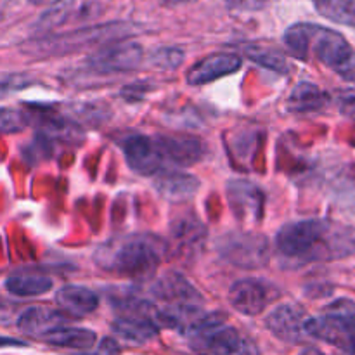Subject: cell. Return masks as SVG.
I'll list each match as a JSON object with an SVG mask.
<instances>
[{
	"instance_id": "obj_1",
	"label": "cell",
	"mask_w": 355,
	"mask_h": 355,
	"mask_svg": "<svg viewBox=\"0 0 355 355\" xmlns=\"http://www.w3.org/2000/svg\"><path fill=\"white\" fill-rule=\"evenodd\" d=\"M276 250L300 263L345 259L355 252V232L322 218L288 222L277 231Z\"/></svg>"
},
{
	"instance_id": "obj_2",
	"label": "cell",
	"mask_w": 355,
	"mask_h": 355,
	"mask_svg": "<svg viewBox=\"0 0 355 355\" xmlns=\"http://www.w3.org/2000/svg\"><path fill=\"white\" fill-rule=\"evenodd\" d=\"M284 45L298 59H315L347 82H355V49L338 31L314 23L291 24Z\"/></svg>"
},
{
	"instance_id": "obj_3",
	"label": "cell",
	"mask_w": 355,
	"mask_h": 355,
	"mask_svg": "<svg viewBox=\"0 0 355 355\" xmlns=\"http://www.w3.org/2000/svg\"><path fill=\"white\" fill-rule=\"evenodd\" d=\"M166 246L168 245L155 234L121 236L101 245L94 259L106 272L146 281L158 270Z\"/></svg>"
},
{
	"instance_id": "obj_4",
	"label": "cell",
	"mask_w": 355,
	"mask_h": 355,
	"mask_svg": "<svg viewBox=\"0 0 355 355\" xmlns=\"http://www.w3.org/2000/svg\"><path fill=\"white\" fill-rule=\"evenodd\" d=\"M184 335L194 352L205 355H260L259 349L248 336L225 324V315L211 312L194 319Z\"/></svg>"
},
{
	"instance_id": "obj_5",
	"label": "cell",
	"mask_w": 355,
	"mask_h": 355,
	"mask_svg": "<svg viewBox=\"0 0 355 355\" xmlns=\"http://www.w3.org/2000/svg\"><path fill=\"white\" fill-rule=\"evenodd\" d=\"M305 335L329 343L345 354H355V302L336 300L321 315L307 318Z\"/></svg>"
},
{
	"instance_id": "obj_6",
	"label": "cell",
	"mask_w": 355,
	"mask_h": 355,
	"mask_svg": "<svg viewBox=\"0 0 355 355\" xmlns=\"http://www.w3.org/2000/svg\"><path fill=\"white\" fill-rule=\"evenodd\" d=\"M132 24L128 23H120V21H114V23L107 24H99V26H89L82 28V30L69 31V33H61V35H47L44 38H37L30 44V52L33 54H64V52L76 51V49H83L87 45L94 44H103V42H116L121 40L123 37L132 33Z\"/></svg>"
},
{
	"instance_id": "obj_7",
	"label": "cell",
	"mask_w": 355,
	"mask_h": 355,
	"mask_svg": "<svg viewBox=\"0 0 355 355\" xmlns=\"http://www.w3.org/2000/svg\"><path fill=\"white\" fill-rule=\"evenodd\" d=\"M217 246L225 260L241 269H260L269 262V239L262 234L229 232L217 243Z\"/></svg>"
},
{
	"instance_id": "obj_8",
	"label": "cell",
	"mask_w": 355,
	"mask_h": 355,
	"mask_svg": "<svg viewBox=\"0 0 355 355\" xmlns=\"http://www.w3.org/2000/svg\"><path fill=\"white\" fill-rule=\"evenodd\" d=\"M144 61V49L132 40H116L107 44L87 59L94 73H121L139 68Z\"/></svg>"
},
{
	"instance_id": "obj_9",
	"label": "cell",
	"mask_w": 355,
	"mask_h": 355,
	"mask_svg": "<svg viewBox=\"0 0 355 355\" xmlns=\"http://www.w3.org/2000/svg\"><path fill=\"white\" fill-rule=\"evenodd\" d=\"M279 290L266 279L246 277L238 281L229 290V304L234 311L245 315H259L279 298Z\"/></svg>"
},
{
	"instance_id": "obj_10",
	"label": "cell",
	"mask_w": 355,
	"mask_h": 355,
	"mask_svg": "<svg viewBox=\"0 0 355 355\" xmlns=\"http://www.w3.org/2000/svg\"><path fill=\"white\" fill-rule=\"evenodd\" d=\"M26 121L37 125L38 134L45 141L64 142V144H80L83 132L75 120L62 116L59 111L49 107L35 106V110L24 113Z\"/></svg>"
},
{
	"instance_id": "obj_11",
	"label": "cell",
	"mask_w": 355,
	"mask_h": 355,
	"mask_svg": "<svg viewBox=\"0 0 355 355\" xmlns=\"http://www.w3.org/2000/svg\"><path fill=\"white\" fill-rule=\"evenodd\" d=\"M121 149H123L127 165L130 166L132 172L139 173V175H156L162 172L163 165H165L155 139L144 137V135H130V137L123 139Z\"/></svg>"
},
{
	"instance_id": "obj_12",
	"label": "cell",
	"mask_w": 355,
	"mask_h": 355,
	"mask_svg": "<svg viewBox=\"0 0 355 355\" xmlns=\"http://www.w3.org/2000/svg\"><path fill=\"white\" fill-rule=\"evenodd\" d=\"M307 314L297 304L277 305L266 319V326L276 338L288 343H302L305 340L304 324Z\"/></svg>"
},
{
	"instance_id": "obj_13",
	"label": "cell",
	"mask_w": 355,
	"mask_h": 355,
	"mask_svg": "<svg viewBox=\"0 0 355 355\" xmlns=\"http://www.w3.org/2000/svg\"><path fill=\"white\" fill-rule=\"evenodd\" d=\"M243 64L241 55L232 52H218L203 58L201 61L194 62L187 71L186 80L189 85H205L222 76L232 75L238 71Z\"/></svg>"
},
{
	"instance_id": "obj_14",
	"label": "cell",
	"mask_w": 355,
	"mask_h": 355,
	"mask_svg": "<svg viewBox=\"0 0 355 355\" xmlns=\"http://www.w3.org/2000/svg\"><path fill=\"white\" fill-rule=\"evenodd\" d=\"M227 198L231 210L241 220L259 222L263 210V193L248 180L236 179L227 184Z\"/></svg>"
},
{
	"instance_id": "obj_15",
	"label": "cell",
	"mask_w": 355,
	"mask_h": 355,
	"mask_svg": "<svg viewBox=\"0 0 355 355\" xmlns=\"http://www.w3.org/2000/svg\"><path fill=\"white\" fill-rule=\"evenodd\" d=\"M170 238L177 255L189 259L203 246L207 229L194 215H180L170 225Z\"/></svg>"
},
{
	"instance_id": "obj_16",
	"label": "cell",
	"mask_w": 355,
	"mask_h": 355,
	"mask_svg": "<svg viewBox=\"0 0 355 355\" xmlns=\"http://www.w3.org/2000/svg\"><path fill=\"white\" fill-rule=\"evenodd\" d=\"M155 141L165 163H172L177 166H191L203 158V144L196 137L162 135V137H156Z\"/></svg>"
},
{
	"instance_id": "obj_17",
	"label": "cell",
	"mask_w": 355,
	"mask_h": 355,
	"mask_svg": "<svg viewBox=\"0 0 355 355\" xmlns=\"http://www.w3.org/2000/svg\"><path fill=\"white\" fill-rule=\"evenodd\" d=\"M68 322L64 312L49 307H30L17 318V328L31 336L44 338L54 329L62 328Z\"/></svg>"
},
{
	"instance_id": "obj_18",
	"label": "cell",
	"mask_w": 355,
	"mask_h": 355,
	"mask_svg": "<svg viewBox=\"0 0 355 355\" xmlns=\"http://www.w3.org/2000/svg\"><path fill=\"white\" fill-rule=\"evenodd\" d=\"M156 191L159 196L172 203H182V201L191 200L200 189V180L194 175L182 172H165L159 173L155 182Z\"/></svg>"
},
{
	"instance_id": "obj_19",
	"label": "cell",
	"mask_w": 355,
	"mask_h": 355,
	"mask_svg": "<svg viewBox=\"0 0 355 355\" xmlns=\"http://www.w3.org/2000/svg\"><path fill=\"white\" fill-rule=\"evenodd\" d=\"M55 302L66 315L82 318V315L92 314L96 311L99 305V297L89 288L68 284L55 293Z\"/></svg>"
},
{
	"instance_id": "obj_20",
	"label": "cell",
	"mask_w": 355,
	"mask_h": 355,
	"mask_svg": "<svg viewBox=\"0 0 355 355\" xmlns=\"http://www.w3.org/2000/svg\"><path fill=\"white\" fill-rule=\"evenodd\" d=\"M113 333L123 342L142 345L158 335V326L146 315H118L113 321Z\"/></svg>"
},
{
	"instance_id": "obj_21",
	"label": "cell",
	"mask_w": 355,
	"mask_h": 355,
	"mask_svg": "<svg viewBox=\"0 0 355 355\" xmlns=\"http://www.w3.org/2000/svg\"><path fill=\"white\" fill-rule=\"evenodd\" d=\"M329 94L319 89L315 83L300 82L295 85L288 97L286 107L291 113H314L328 106Z\"/></svg>"
},
{
	"instance_id": "obj_22",
	"label": "cell",
	"mask_w": 355,
	"mask_h": 355,
	"mask_svg": "<svg viewBox=\"0 0 355 355\" xmlns=\"http://www.w3.org/2000/svg\"><path fill=\"white\" fill-rule=\"evenodd\" d=\"M45 343L54 347H62V349H76V350H87L90 347L96 345L97 336L96 333L90 331L85 328H62L54 329L52 333L45 335L44 338Z\"/></svg>"
},
{
	"instance_id": "obj_23",
	"label": "cell",
	"mask_w": 355,
	"mask_h": 355,
	"mask_svg": "<svg viewBox=\"0 0 355 355\" xmlns=\"http://www.w3.org/2000/svg\"><path fill=\"white\" fill-rule=\"evenodd\" d=\"M6 288L9 293L16 295V297H38V295H44L51 290L52 279L33 272L12 274L6 281Z\"/></svg>"
},
{
	"instance_id": "obj_24",
	"label": "cell",
	"mask_w": 355,
	"mask_h": 355,
	"mask_svg": "<svg viewBox=\"0 0 355 355\" xmlns=\"http://www.w3.org/2000/svg\"><path fill=\"white\" fill-rule=\"evenodd\" d=\"M319 14L329 21L355 28V0H312Z\"/></svg>"
},
{
	"instance_id": "obj_25",
	"label": "cell",
	"mask_w": 355,
	"mask_h": 355,
	"mask_svg": "<svg viewBox=\"0 0 355 355\" xmlns=\"http://www.w3.org/2000/svg\"><path fill=\"white\" fill-rule=\"evenodd\" d=\"M73 7H75V0H54L52 6L38 17L35 31L37 33H51L54 28L61 26L68 21V17L73 12Z\"/></svg>"
},
{
	"instance_id": "obj_26",
	"label": "cell",
	"mask_w": 355,
	"mask_h": 355,
	"mask_svg": "<svg viewBox=\"0 0 355 355\" xmlns=\"http://www.w3.org/2000/svg\"><path fill=\"white\" fill-rule=\"evenodd\" d=\"M245 55L257 64L263 66L270 71L281 73V75H286L288 69H290L286 58L274 49L262 47V45H246Z\"/></svg>"
},
{
	"instance_id": "obj_27",
	"label": "cell",
	"mask_w": 355,
	"mask_h": 355,
	"mask_svg": "<svg viewBox=\"0 0 355 355\" xmlns=\"http://www.w3.org/2000/svg\"><path fill=\"white\" fill-rule=\"evenodd\" d=\"M69 113L76 118V123L80 125V121L90 125H99L101 121H106L110 118V107L104 106L101 103H76L73 104Z\"/></svg>"
},
{
	"instance_id": "obj_28",
	"label": "cell",
	"mask_w": 355,
	"mask_h": 355,
	"mask_svg": "<svg viewBox=\"0 0 355 355\" xmlns=\"http://www.w3.org/2000/svg\"><path fill=\"white\" fill-rule=\"evenodd\" d=\"M24 113L10 107H0V134H17L26 127Z\"/></svg>"
},
{
	"instance_id": "obj_29",
	"label": "cell",
	"mask_w": 355,
	"mask_h": 355,
	"mask_svg": "<svg viewBox=\"0 0 355 355\" xmlns=\"http://www.w3.org/2000/svg\"><path fill=\"white\" fill-rule=\"evenodd\" d=\"M184 61V51L179 47H163L155 51L151 55V62L158 68L163 69H173L179 68Z\"/></svg>"
},
{
	"instance_id": "obj_30",
	"label": "cell",
	"mask_w": 355,
	"mask_h": 355,
	"mask_svg": "<svg viewBox=\"0 0 355 355\" xmlns=\"http://www.w3.org/2000/svg\"><path fill=\"white\" fill-rule=\"evenodd\" d=\"M33 83V80L26 75H7L0 76V99L7 97L12 92H19V90L26 89Z\"/></svg>"
},
{
	"instance_id": "obj_31",
	"label": "cell",
	"mask_w": 355,
	"mask_h": 355,
	"mask_svg": "<svg viewBox=\"0 0 355 355\" xmlns=\"http://www.w3.org/2000/svg\"><path fill=\"white\" fill-rule=\"evenodd\" d=\"M338 106L345 116L355 120V90H347L338 97Z\"/></svg>"
},
{
	"instance_id": "obj_32",
	"label": "cell",
	"mask_w": 355,
	"mask_h": 355,
	"mask_svg": "<svg viewBox=\"0 0 355 355\" xmlns=\"http://www.w3.org/2000/svg\"><path fill=\"white\" fill-rule=\"evenodd\" d=\"M231 9L238 10H260L267 6L269 0H224Z\"/></svg>"
},
{
	"instance_id": "obj_33",
	"label": "cell",
	"mask_w": 355,
	"mask_h": 355,
	"mask_svg": "<svg viewBox=\"0 0 355 355\" xmlns=\"http://www.w3.org/2000/svg\"><path fill=\"white\" fill-rule=\"evenodd\" d=\"M149 90L148 85H130L123 90V97L128 101H137Z\"/></svg>"
},
{
	"instance_id": "obj_34",
	"label": "cell",
	"mask_w": 355,
	"mask_h": 355,
	"mask_svg": "<svg viewBox=\"0 0 355 355\" xmlns=\"http://www.w3.org/2000/svg\"><path fill=\"white\" fill-rule=\"evenodd\" d=\"M120 354V347L116 345V342L111 338H104L99 345V352L97 355H118Z\"/></svg>"
},
{
	"instance_id": "obj_35",
	"label": "cell",
	"mask_w": 355,
	"mask_h": 355,
	"mask_svg": "<svg viewBox=\"0 0 355 355\" xmlns=\"http://www.w3.org/2000/svg\"><path fill=\"white\" fill-rule=\"evenodd\" d=\"M7 347H26L23 340L10 338V336H0V349H7Z\"/></svg>"
},
{
	"instance_id": "obj_36",
	"label": "cell",
	"mask_w": 355,
	"mask_h": 355,
	"mask_svg": "<svg viewBox=\"0 0 355 355\" xmlns=\"http://www.w3.org/2000/svg\"><path fill=\"white\" fill-rule=\"evenodd\" d=\"M10 315H12V309L0 298V322H9Z\"/></svg>"
},
{
	"instance_id": "obj_37",
	"label": "cell",
	"mask_w": 355,
	"mask_h": 355,
	"mask_svg": "<svg viewBox=\"0 0 355 355\" xmlns=\"http://www.w3.org/2000/svg\"><path fill=\"white\" fill-rule=\"evenodd\" d=\"M300 355H326V354H322L321 350L314 349V347H307V349L302 350V354H300Z\"/></svg>"
},
{
	"instance_id": "obj_38",
	"label": "cell",
	"mask_w": 355,
	"mask_h": 355,
	"mask_svg": "<svg viewBox=\"0 0 355 355\" xmlns=\"http://www.w3.org/2000/svg\"><path fill=\"white\" fill-rule=\"evenodd\" d=\"M162 2L166 3V6H182V3L194 2V0H162Z\"/></svg>"
},
{
	"instance_id": "obj_39",
	"label": "cell",
	"mask_w": 355,
	"mask_h": 355,
	"mask_svg": "<svg viewBox=\"0 0 355 355\" xmlns=\"http://www.w3.org/2000/svg\"><path fill=\"white\" fill-rule=\"evenodd\" d=\"M30 2L31 3H42V2H44V0H30Z\"/></svg>"
},
{
	"instance_id": "obj_40",
	"label": "cell",
	"mask_w": 355,
	"mask_h": 355,
	"mask_svg": "<svg viewBox=\"0 0 355 355\" xmlns=\"http://www.w3.org/2000/svg\"><path fill=\"white\" fill-rule=\"evenodd\" d=\"M71 355H97V354H87V352H82V354H71Z\"/></svg>"
}]
</instances>
